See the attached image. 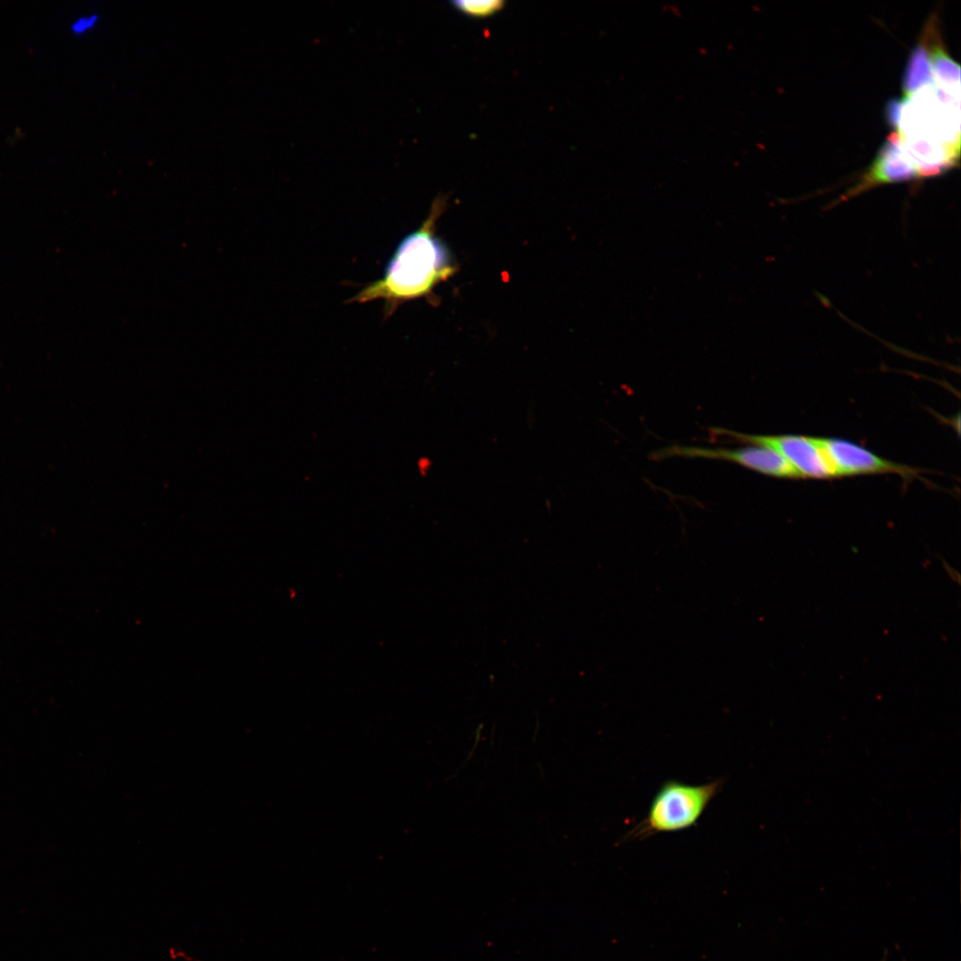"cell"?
Here are the masks:
<instances>
[{
	"label": "cell",
	"instance_id": "obj_7",
	"mask_svg": "<svg viewBox=\"0 0 961 961\" xmlns=\"http://www.w3.org/2000/svg\"><path fill=\"white\" fill-rule=\"evenodd\" d=\"M921 42L927 51L934 85L959 93L960 67L945 50L935 17L928 20Z\"/></svg>",
	"mask_w": 961,
	"mask_h": 961
},
{
	"label": "cell",
	"instance_id": "obj_9",
	"mask_svg": "<svg viewBox=\"0 0 961 961\" xmlns=\"http://www.w3.org/2000/svg\"><path fill=\"white\" fill-rule=\"evenodd\" d=\"M451 4L460 12L474 18L489 17L501 11L505 4L501 0H460Z\"/></svg>",
	"mask_w": 961,
	"mask_h": 961
},
{
	"label": "cell",
	"instance_id": "obj_8",
	"mask_svg": "<svg viewBox=\"0 0 961 961\" xmlns=\"http://www.w3.org/2000/svg\"><path fill=\"white\" fill-rule=\"evenodd\" d=\"M933 85L932 70L927 51L922 42L911 51L904 72L902 89L903 99H908L916 92Z\"/></svg>",
	"mask_w": 961,
	"mask_h": 961
},
{
	"label": "cell",
	"instance_id": "obj_4",
	"mask_svg": "<svg viewBox=\"0 0 961 961\" xmlns=\"http://www.w3.org/2000/svg\"><path fill=\"white\" fill-rule=\"evenodd\" d=\"M652 456L656 460L672 456L723 460L771 477L800 478L794 467L779 452L762 445H748L739 448L674 445L655 452Z\"/></svg>",
	"mask_w": 961,
	"mask_h": 961
},
{
	"label": "cell",
	"instance_id": "obj_10",
	"mask_svg": "<svg viewBox=\"0 0 961 961\" xmlns=\"http://www.w3.org/2000/svg\"><path fill=\"white\" fill-rule=\"evenodd\" d=\"M98 20L99 16L96 13L89 16H81L71 24L70 29L74 34H83L86 30L92 28Z\"/></svg>",
	"mask_w": 961,
	"mask_h": 961
},
{
	"label": "cell",
	"instance_id": "obj_5",
	"mask_svg": "<svg viewBox=\"0 0 961 961\" xmlns=\"http://www.w3.org/2000/svg\"><path fill=\"white\" fill-rule=\"evenodd\" d=\"M837 478L866 474H897L904 480L919 478L922 470L885 459L853 441L819 437Z\"/></svg>",
	"mask_w": 961,
	"mask_h": 961
},
{
	"label": "cell",
	"instance_id": "obj_1",
	"mask_svg": "<svg viewBox=\"0 0 961 961\" xmlns=\"http://www.w3.org/2000/svg\"><path fill=\"white\" fill-rule=\"evenodd\" d=\"M444 199L438 198L422 225L398 245L384 276L359 291L351 301L384 300L390 311L400 302L429 293L455 272L449 251L434 233Z\"/></svg>",
	"mask_w": 961,
	"mask_h": 961
},
{
	"label": "cell",
	"instance_id": "obj_6",
	"mask_svg": "<svg viewBox=\"0 0 961 961\" xmlns=\"http://www.w3.org/2000/svg\"><path fill=\"white\" fill-rule=\"evenodd\" d=\"M919 179L917 171L902 150L894 132L878 151L868 170L838 201L851 199L876 186Z\"/></svg>",
	"mask_w": 961,
	"mask_h": 961
},
{
	"label": "cell",
	"instance_id": "obj_11",
	"mask_svg": "<svg viewBox=\"0 0 961 961\" xmlns=\"http://www.w3.org/2000/svg\"><path fill=\"white\" fill-rule=\"evenodd\" d=\"M903 101L891 100L886 107V117L890 125L897 129L900 122Z\"/></svg>",
	"mask_w": 961,
	"mask_h": 961
},
{
	"label": "cell",
	"instance_id": "obj_2",
	"mask_svg": "<svg viewBox=\"0 0 961 961\" xmlns=\"http://www.w3.org/2000/svg\"><path fill=\"white\" fill-rule=\"evenodd\" d=\"M723 779L700 785L667 780L653 797L648 813L626 835L625 840H645L659 833H671L695 826L711 801L719 794Z\"/></svg>",
	"mask_w": 961,
	"mask_h": 961
},
{
	"label": "cell",
	"instance_id": "obj_3",
	"mask_svg": "<svg viewBox=\"0 0 961 961\" xmlns=\"http://www.w3.org/2000/svg\"><path fill=\"white\" fill-rule=\"evenodd\" d=\"M710 435L723 440L769 447L779 452L794 467L800 478H837L819 437L797 434L754 435L723 428H712Z\"/></svg>",
	"mask_w": 961,
	"mask_h": 961
}]
</instances>
